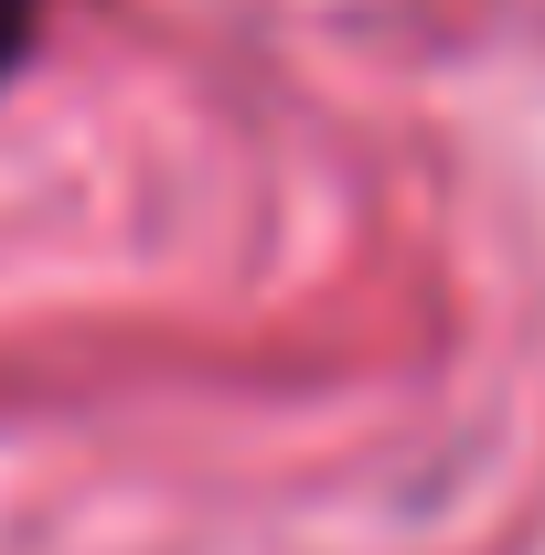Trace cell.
Returning <instances> with one entry per match:
<instances>
[{
	"instance_id": "1",
	"label": "cell",
	"mask_w": 545,
	"mask_h": 555,
	"mask_svg": "<svg viewBox=\"0 0 545 555\" xmlns=\"http://www.w3.org/2000/svg\"><path fill=\"white\" fill-rule=\"evenodd\" d=\"M33 22H43V0H0V86H11V65L33 54Z\"/></svg>"
}]
</instances>
